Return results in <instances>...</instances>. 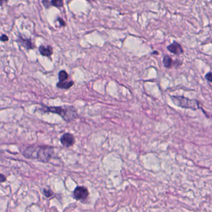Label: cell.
I'll return each instance as SVG.
<instances>
[{
  "instance_id": "3",
  "label": "cell",
  "mask_w": 212,
  "mask_h": 212,
  "mask_svg": "<svg viewBox=\"0 0 212 212\" xmlns=\"http://www.w3.org/2000/svg\"><path fill=\"white\" fill-rule=\"evenodd\" d=\"M171 99L172 102L177 106L184 108L192 109L194 111L200 109L199 102L197 100L191 99L184 96H171Z\"/></svg>"
},
{
  "instance_id": "1",
  "label": "cell",
  "mask_w": 212,
  "mask_h": 212,
  "mask_svg": "<svg viewBox=\"0 0 212 212\" xmlns=\"http://www.w3.org/2000/svg\"><path fill=\"white\" fill-rule=\"evenodd\" d=\"M54 153V149L52 146L32 145L24 150L23 155L28 159H37L43 163H47L52 158Z\"/></svg>"
},
{
  "instance_id": "11",
  "label": "cell",
  "mask_w": 212,
  "mask_h": 212,
  "mask_svg": "<svg viewBox=\"0 0 212 212\" xmlns=\"http://www.w3.org/2000/svg\"><path fill=\"white\" fill-rule=\"evenodd\" d=\"M69 77L68 74L67 73V72L66 71L62 70L60 71L59 73V81H67Z\"/></svg>"
},
{
  "instance_id": "4",
  "label": "cell",
  "mask_w": 212,
  "mask_h": 212,
  "mask_svg": "<svg viewBox=\"0 0 212 212\" xmlns=\"http://www.w3.org/2000/svg\"><path fill=\"white\" fill-rule=\"evenodd\" d=\"M88 195V191L84 187H78L74 191V196L77 200H84L86 199Z\"/></svg>"
},
{
  "instance_id": "12",
  "label": "cell",
  "mask_w": 212,
  "mask_h": 212,
  "mask_svg": "<svg viewBox=\"0 0 212 212\" xmlns=\"http://www.w3.org/2000/svg\"><path fill=\"white\" fill-rule=\"evenodd\" d=\"M51 4L52 6L57 7H61L64 6L63 0H52Z\"/></svg>"
},
{
  "instance_id": "15",
  "label": "cell",
  "mask_w": 212,
  "mask_h": 212,
  "mask_svg": "<svg viewBox=\"0 0 212 212\" xmlns=\"http://www.w3.org/2000/svg\"><path fill=\"white\" fill-rule=\"evenodd\" d=\"M8 40H9V38L5 34H3L0 37V41H1V42H7Z\"/></svg>"
},
{
  "instance_id": "20",
  "label": "cell",
  "mask_w": 212,
  "mask_h": 212,
  "mask_svg": "<svg viewBox=\"0 0 212 212\" xmlns=\"http://www.w3.org/2000/svg\"><path fill=\"white\" fill-rule=\"evenodd\" d=\"M153 54H158V52H157V51H154L153 53Z\"/></svg>"
},
{
  "instance_id": "16",
  "label": "cell",
  "mask_w": 212,
  "mask_h": 212,
  "mask_svg": "<svg viewBox=\"0 0 212 212\" xmlns=\"http://www.w3.org/2000/svg\"><path fill=\"white\" fill-rule=\"evenodd\" d=\"M44 192L45 196L47 197H51L52 195V192L50 191H49V190H46V189H45V190L44 191Z\"/></svg>"
},
{
  "instance_id": "10",
  "label": "cell",
  "mask_w": 212,
  "mask_h": 212,
  "mask_svg": "<svg viewBox=\"0 0 212 212\" xmlns=\"http://www.w3.org/2000/svg\"><path fill=\"white\" fill-rule=\"evenodd\" d=\"M163 62L166 68H171L172 65V59L169 55H165L163 58Z\"/></svg>"
},
{
  "instance_id": "18",
  "label": "cell",
  "mask_w": 212,
  "mask_h": 212,
  "mask_svg": "<svg viewBox=\"0 0 212 212\" xmlns=\"http://www.w3.org/2000/svg\"><path fill=\"white\" fill-rule=\"evenodd\" d=\"M58 21L59 22H60V24L61 26H65L66 24H65V22L61 18H58Z\"/></svg>"
},
{
  "instance_id": "5",
  "label": "cell",
  "mask_w": 212,
  "mask_h": 212,
  "mask_svg": "<svg viewBox=\"0 0 212 212\" xmlns=\"http://www.w3.org/2000/svg\"><path fill=\"white\" fill-rule=\"evenodd\" d=\"M60 142L65 147L69 148L74 144L75 139L73 135L70 133H66L64 134L60 138Z\"/></svg>"
},
{
  "instance_id": "13",
  "label": "cell",
  "mask_w": 212,
  "mask_h": 212,
  "mask_svg": "<svg viewBox=\"0 0 212 212\" xmlns=\"http://www.w3.org/2000/svg\"><path fill=\"white\" fill-rule=\"evenodd\" d=\"M42 3L45 8H49L52 5L51 2H50L49 0H42Z\"/></svg>"
},
{
  "instance_id": "2",
  "label": "cell",
  "mask_w": 212,
  "mask_h": 212,
  "mask_svg": "<svg viewBox=\"0 0 212 212\" xmlns=\"http://www.w3.org/2000/svg\"><path fill=\"white\" fill-rule=\"evenodd\" d=\"M43 110L46 112H51L60 115L64 120L70 122L76 119L78 114L76 110L73 106H62V107H44Z\"/></svg>"
},
{
  "instance_id": "9",
  "label": "cell",
  "mask_w": 212,
  "mask_h": 212,
  "mask_svg": "<svg viewBox=\"0 0 212 212\" xmlns=\"http://www.w3.org/2000/svg\"><path fill=\"white\" fill-rule=\"evenodd\" d=\"M74 84V82L73 81H59L57 84V87L60 89H68L71 88Z\"/></svg>"
},
{
  "instance_id": "17",
  "label": "cell",
  "mask_w": 212,
  "mask_h": 212,
  "mask_svg": "<svg viewBox=\"0 0 212 212\" xmlns=\"http://www.w3.org/2000/svg\"><path fill=\"white\" fill-rule=\"evenodd\" d=\"M6 180V177L2 174L0 173V182H4Z\"/></svg>"
},
{
  "instance_id": "6",
  "label": "cell",
  "mask_w": 212,
  "mask_h": 212,
  "mask_svg": "<svg viewBox=\"0 0 212 212\" xmlns=\"http://www.w3.org/2000/svg\"><path fill=\"white\" fill-rule=\"evenodd\" d=\"M167 49L171 53L176 55H179L184 52V50L182 46L176 42H174L172 44L168 45L167 47Z\"/></svg>"
},
{
  "instance_id": "19",
  "label": "cell",
  "mask_w": 212,
  "mask_h": 212,
  "mask_svg": "<svg viewBox=\"0 0 212 212\" xmlns=\"http://www.w3.org/2000/svg\"><path fill=\"white\" fill-rule=\"evenodd\" d=\"M9 0H0V6H2L4 3H6Z\"/></svg>"
},
{
  "instance_id": "8",
  "label": "cell",
  "mask_w": 212,
  "mask_h": 212,
  "mask_svg": "<svg viewBox=\"0 0 212 212\" xmlns=\"http://www.w3.org/2000/svg\"><path fill=\"white\" fill-rule=\"evenodd\" d=\"M39 50L40 54L45 57H50L53 54V48L50 45L47 47L40 45L39 48Z\"/></svg>"
},
{
  "instance_id": "14",
  "label": "cell",
  "mask_w": 212,
  "mask_h": 212,
  "mask_svg": "<svg viewBox=\"0 0 212 212\" xmlns=\"http://www.w3.org/2000/svg\"><path fill=\"white\" fill-rule=\"evenodd\" d=\"M205 78L207 80H208L209 81L212 82V72H209L208 73L206 74L205 75Z\"/></svg>"
},
{
  "instance_id": "7",
  "label": "cell",
  "mask_w": 212,
  "mask_h": 212,
  "mask_svg": "<svg viewBox=\"0 0 212 212\" xmlns=\"http://www.w3.org/2000/svg\"><path fill=\"white\" fill-rule=\"evenodd\" d=\"M17 42L24 48L27 50H31L35 48L31 39H26L22 37L21 35H19Z\"/></svg>"
}]
</instances>
